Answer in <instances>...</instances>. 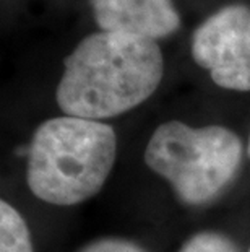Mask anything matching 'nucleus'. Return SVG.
Masks as SVG:
<instances>
[{
    "mask_svg": "<svg viewBox=\"0 0 250 252\" xmlns=\"http://www.w3.org/2000/svg\"><path fill=\"white\" fill-rule=\"evenodd\" d=\"M115 159L117 135L108 122L65 114L51 117L31 135L26 184L41 202L75 207L103 190Z\"/></svg>",
    "mask_w": 250,
    "mask_h": 252,
    "instance_id": "2",
    "label": "nucleus"
},
{
    "mask_svg": "<svg viewBox=\"0 0 250 252\" xmlns=\"http://www.w3.org/2000/svg\"><path fill=\"white\" fill-rule=\"evenodd\" d=\"M244 155L246 145L232 128L194 127L174 119L154 128L143 159L182 205L200 208L216 202L232 186Z\"/></svg>",
    "mask_w": 250,
    "mask_h": 252,
    "instance_id": "3",
    "label": "nucleus"
},
{
    "mask_svg": "<svg viewBox=\"0 0 250 252\" xmlns=\"http://www.w3.org/2000/svg\"><path fill=\"white\" fill-rule=\"evenodd\" d=\"M190 52L216 87L250 91V7L226 5L194 31Z\"/></svg>",
    "mask_w": 250,
    "mask_h": 252,
    "instance_id": "4",
    "label": "nucleus"
},
{
    "mask_svg": "<svg viewBox=\"0 0 250 252\" xmlns=\"http://www.w3.org/2000/svg\"><path fill=\"white\" fill-rule=\"evenodd\" d=\"M77 252H150L140 243L122 236H103L89 241Z\"/></svg>",
    "mask_w": 250,
    "mask_h": 252,
    "instance_id": "8",
    "label": "nucleus"
},
{
    "mask_svg": "<svg viewBox=\"0 0 250 252\" xmlns=\"http://www.w3.org/2000/svg\"><path fill=\"white\" fill-rule=\"evenodd\" d=\"M246 252H250V246H249V249H247V251H246Z\"/></svg>",
    "mask_w": 250,
    "mask_h": 252,
    "instance_id": "10",
    "label": "nucleus"
},
{
    "mask_svg": "<svg viewBox=\"0 0 250 252\" xmlns=\"http://www.w3.org/2000/svg\"><path fill=\"white\" fill-rule=\"evenodd\" d=\"M0 252H36L25 217L7 200L0 202Z\"/></svg>",
    "mask_w": 250,
    "mask_h": 252,
    "instance_id": "6",
    "label": "nucleus"
},
{
    "mask_svg": "<svg viewBox=\"0 0 250 252\" xmlns=\"http://www.w3.org/2000/svg\"><path fill=\"white\" fill-rule=\"evenodd\" d=\"M163 77L158 41L96 31L63 59L56 101L65 116L104 122L150 99Z\"/></svg>",
    "mask_w": 250,
    "mask_h": 252,
    "instance_id": "1",
    "label": "nucleus"
},
{
    "mask_svg": "<svg viewBox=\"0 0 250 252\" xmlns=\"http://www.w3.org/2000/svg\"><path fill=\"white\" fill-rule=\"evenodd\" d=\"M175 252H242L229 234L218 229H201L190 234Z\"/></svg>",
    "mask_w": 250,
    "mask_h": 252,
    "instance_id": "7",
    "label": "nucleus"
},
{
    "mask_svg": "<svg viewBox=\"0 0 250 252\" xmlns=\"http://www.w3.org/2000/svg\"><path fill=\"white\" fill-rule=\"evenodd\" d=\"M246 152H247V158L250 159V130H249V138H247V145H246Z\"/></svg>",
    "mask_w": 250,
    "mask_h": 252,
    "instance_id": "9",
    "label": "nucleus"
},
{
    "mask_svg": "<svg viewBox=\"0 0 250 252\" xmlns=\"http://www.w3.org/2000/svg\"><path fill=\"white\" fill-rule=\"evenodd\" d=\"M89 5L101 31L158 41L180 28L172 0H89Z\"/></svg>",
    "mask_w": 250,
    "mask_h": 252,
    "instance_id": "5",
    "label": "nucleus"
}]
</instances>
